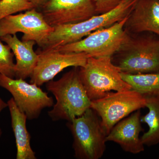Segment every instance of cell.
I'll list each match as a JSON object with an SVG mask.
<instances>
[{
  "label": "cell",
  "mask_w": 159,
  "mask_h": 159,
  "mask_svg": "<svg viewBox=\"0 0 159 159\" xmlns=\"http://www.w3.org/2000/svg\"><path fill=\"white\" fill-rule=\"evenodd\" d=\"M79 68L74 67L58 80H50L46 84L47 90L56 99V104L48 112L53 121L69 122L91 108V100L80 78Z\"/></svg>",
  "instance_id": "obj_1"
},
{
  "label": "cell",
  "mask_w": 159,
  "mask_h": 159,
  "mask_svg": "<svg viewBox=\"0 0 159 159\" xmlns=\"http://www.w3.org/2000/svg\"><path fill=\"white\" fill-rule=\"evenodd\" d=\"M137 0H122L115 9L80 22L64 24L54 27L43 46L50 50L76 42L94 31L107 28L122 20L130 13Z\"/></svg>",
  "instance_id": "obj_2"
},
{
  "label": "cell",
  "mask_w": 159,
  "mask_h": 159,
  "mask_svg": "<svg viewBox=\"0 0 159 159\" xmlns=\"http://www.w3.org/2000/svg\"><path fill=\"white\" fill-rule=\"evenodd\" d=\"M111 57L121 73H158L159 40L149 37H134L129 34L121 48Z\"/></svg>",
  "instance_id": "obj_3"
},
{
  "label": "cell",
  "mask_w": 159,
  "mask_h": 159,
  "mask_svg": "<svg viewBox=\"0 0 159 159\" xmlns=\"http://www.w3.org/2000/svg\"><path fill=\"white\" fill-rule=\"evenodd\" d=\"M79 74L91 101L105 97L112 91L131 89L122 79L121 70L113 63L110 56L89 57L85 65L79 68Z\"/></svg>",
  "instance_id": "obj_4"
},
{
  "label": "cell",
  "mask_w": 159,
  "mask_h": 159,
  "mask_svg": "<svg viewBox=\"0 0 159 159\" xmlns=\"http://www.w3.org/2000/svg\"><path fill=\"white\" fill-rule=\"evenodd\" d=\"M74 139L73 148L78 159L101 158L106 148L107 134L96 112L89 108L67 124Z\"/></svg>",
  "instance_id": "obj_5"
},
{
  "label": "cell",
  "mask_w": 159,
  "mask_h": 159,
  "mask_svg": "<svg viewBox=\"0 0 159 159\" xmlns=\"http://www.w3.org/2000/svg\"><path fill=\"white\" fill-rule=\"evenodd\" d=\"M127 17L110 27L92 32L84 39L52 49L62 53H84L89 57H111L128 36L124 29Z\"/></svg>",
  "instance_id": "obj_6"
},
{
  "label": "cell",
  "mask_w": 159,
  "mask_h": 159,
  "mask_svg": "<svg viewBox=\"0 0 159 159\" xmlns=\"http://www.w3.org/2000/svg\"><path fill=\"white\" fill-rule=\"evenodd\" d=\"M146 99L134 90L111 92L105 97L91 101V108L100 117L107 135L116 123L141 108L146 107Z\"/></svg>",
  "instance_id": "obj_7"
},
{
  "label": "cell",
  "mask_w": 159,
  "mask_h": 159,
  "mask_svg": "<svg viewBox=\"0 0 159 159\" xmlns=\"http://www.w3.org/2000/svg\"><path fill=\"white\" fill-rule=\"evenodd\" d=\"M0 87L12 96L16 104L29 120L37 119L42 111L54 105V100L35 84L0 74Z\"/></svg>",
  "instance_id": "obj_8"
},
{
  "label": "cell",
  "mask_w": 159,
  "mask_h": 159,
  "mask_svg": "<svg viewBox=\"0 0 159 159\" xmlns=\"http://www.w3.org/2000/svg\"><path fill=\"white\" fill-rule=\"evenodd\" d=\"M54 29L36 8L8 16L0 20V37L21 32L24 34L22 41H34L41 48Z\"/></svg>",
  "instance_id": "obj_9"
},
{
  "label": "cell",
  "mask_w": 159,
  "mask_h": 159,
  "mask_svg": "<svg viewBox=\"0 0 159 159\" xmlns=\"http://www.w3.org/2000/svg\"><path fill=\"white\" fill-rule=\"evenodd\" d=\"M38 54V60L30 82L39 86L52 80L66 68L84 66L89 57L84 53H62L54 49L42 50Z\"/></svg>",
  "instance_id": "obj_10"
},
{
  "label": "cell",
  "mask_w": 159,
  "mask_h": 159,
  "mask_svg": "<svg viewBox=\"0 0 159 159\" xmlns=\"http://www.w3.org/2000/svg\"><path fill=\"white\" fill-rule=\"evenodd\" d=\"M41 8L45 20L53 27L80 22L97 15L93 0H49Z\"/></svg>",
  "instance_id": "obj_11"
},
{
  "label": "cell",
  "mask_w": 159,
  "mask_h": 159,
  "mask_svg": "<svg viewBox=\"0 0 159 159\" xmlns=\"http://www.w3.org/2000/svg\"><path fill=\"white\" fill-rule=\"evenodd\" d=\"M140 110L116 123L107 136V142L117 143L126 152L137 154L145 150L140 134L144 130L141 125Z\"/></svg>",
  "instance_id": "obj_12"
},
{
  "label": "cell",
  "mask_w": 159,
  "mask_h": 159,
  "mask_svg": "<svg viewBox=\"0 0 159 159\" xmlns=\"http://www.w3.org/2000/svg\"><path fill=\"white\" fill-rule=\"evenodd\" d=\"M124 29L129 34L149 31L159 36V1L137 0Z\"/></svg>",
  "instance_id": "obj_13"
},
{
  "label": "cell",
  "mask_w": 159,
  "mask_h": 159,
  "mask_svg": "<svg viewBox=\"0 0 159 159\" xmlns=\"http://www.w3.org/2000/svg\"><path fill=\"white\" fill-rule=\"evenodd\" d=\"M0 40L9 46L16 57L15 77L25 80L31 77L38 60V54L33 49L36 43L20 40L16 34L6 35L0 37Z\"/></svg>",
  "instance_id": "obj_14"
},
{
  "label": "cell",
  "mask_w": 159,
  "mask_h": 159,
  "mask_svg": "<svg viewBox=\"0 0 159 159\" xmlns=\"http://www.w3.org/2000/svg\"><path fill=\"white\" fill-rule=\"evenodd\" d=\"M11 117V127L16 139L17 159H36L30 145L31 136L26 127L27 116L21 111L11 98L7 102Z\"/></svg>",
  "instance_id": "obj_15"
},
{
  "label": "cell",
  "mask_w": 159,
  "mask_h": 159,
  "mask_svg": "<svg viewBox=\"0 0 159 159\" xmlns=\"http://www.w3.org/2000/svg\"><path fill=\"white\" fill-rule=\"evenodd\" d=\"M146 107L148 112L141 117V122L147 124L148 131L141 137L142 143L148 147L157 145L159 143V98L145 97Z\"/></svg>",
  "instance_id": "obj_16"
},
{
  "label": "cell",
  "mask_w": 159,
  "mask_h": 159,
  "mask_svg": "<svg viewBox=\"0 0 159 159\" xmlns=\"http://www.w3.org/2000/svg\"><path fill=\"white\" fill-rule=\"evenodd\" d=\"M122 79L128 83L131 89L145 97L159 98V73L129 74L121 73Z\"/></svg>",
  "instance_id": "obj_17"
},
{
  "label": "cell",
  "mask_w": 159,
  "mask_h": 159,
  "mask_svg": "<svg viewBox=\"0 0 159 159\" xmlns=\"http://www.w3.org/2000/svg\"><path fill=\"white\" fill-rule=\"evenodd\" d=\"M33 8H35L28 0H1L0 20L8 16Z\"/></svg>",
  "instance_id": "obj_18"
},
{
  "label": "cell",
  "mask_w": 159,
  "mask_h": 159,
  "mask_svg": "<svg viewBox=\"0 0 159 159\" xmlns=\"http://www.w3.org/2000/svg\"><path fill=\"white\" fill-rule=\"evenodd\" d=\"M14 55L8 45H5L0 40V74L14 78Z\"/></svg>",
  "instance_id": "obj_19"
},
{
  "label": "cell",
  "mask_w": 159,
  "mask_h": 159,
  "mask_svg": "<svg viewBox=\"0 0 159 159\" xmlns=\"http://www.w3.org/2000/svg\"><path fill=\"white\" fill-rule=\"evenodd\" d=\"M97 15L106 13L115 9L122 0H93Z\"/></svg>",
  "instance_id": "obj_20"
},
{
  "label": "cell",
  "mask_w": 159,
  "mask_h": 159,
  "mask_svg": "<svg viewBox=\"0 0 159 159\" xmlns=\"http://www.w3.org/2000/svg\"><path fill=\"white\" fill-rule=\"evenodd\" d=\"M28 1L33 5L34 8L36 9L39 7L41 8L47 2H48L49 0H28Z\"/></svg>",
  "instance_id": "obj_21"
},
{
  "label": "cell",
  "mask_w": 159,
  "mask_h": 159,
  "mask_svg": "<svg viewBox=\"0 0 159 159\" xmlns=\"http://www.w3.org/2000/svg\"><path fill=\"white\" fill-rule=\"evenodd\" d=\"M8 107V104L6 103L2 98L0 97V113H1L2 111L4 110L6 107ZM2 132L0 128V138H1V135H2Z\"/></svg>",
  "instance_id": "obj_22"
},
{
  "label": "cell",
  "mask_w": 159,
  "mask_h": 159,
  "mask_svg": "<svg viewBox=\"0 0 159 159\" xmlns=\"http://www.w3.org/2000/svg\"><path fill=\"white\" fill-rule=\"evenodd\" d=\"M158 158L159 159V156H158Z\"/></svg>",
  "instance_id": "obj_23"
},
{
  "label": "cell",
  "mask_w": 159,
  "mask_h": 159,
  "mask_svg": "<svg viewBox=\"0 0 159 159\" xmlns=\"http://www.w3.org/2000/svg\"><path fill=\"white\" fill-rule=\"evenodd\" d=\"M0 1H1V0H0Z\"/></svg>",
  "instance_id": "obj_24"
},
{
  "label": "cell",
  "mask_w": 159,
  "mask_h": 159,
  "mask_svg": "<svg viewBox=\"0 0 159 159\" xmlns=\"http://www.w3.org/2000/svg\"><path fill=\"white\" fill-rule=\"evenodd\" d=\"M158 1H159V0H158Z\"/></svg>",
  "instance_id": "obj_25"
}]
</instances>
